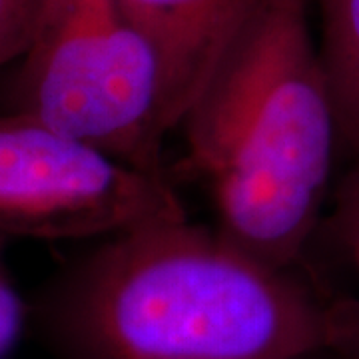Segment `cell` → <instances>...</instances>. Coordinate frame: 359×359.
Segmentation results:
<instances>
[{"label":"cell","mask_w":359,"mask_h":359,"mask_svg":"<svg viewBox=\"0 0 359 359\" xmlns=\"http://www.w3.org/2000/svg\"><path fill=\"white\" fill-rule=\"evenodd\" d=\"M34 316L58 359H299L335 341L334 304L190 219L100 240Z\"/></svg>","instance_id":"6da1fadb"},{"label":"cell","mask_w":359,"mask_h":359,"mask_svg":"<svg viewBox=\"0 0 359 359\" xmlns=\"http://www.w3.org/2000/svg\"><path fill=\"white\" fill-rule=\"evenodd\" d=\"M178 130L186 166L212 194L216 230L271 268H292L341 144L309 0H266Z\"/></svg>","instance_id":"7a4b0ae2"},{"label":"cell","mask_w":359,"mask_h":359,"mask_svg":"<svg viewBox=\"0 0 359 359\" xmlns=\"http://www.w3.org/2000/svg\"><path fill=\"white\" fill-rule=\"evenodd\" d=\"M8 110L166 176V96L152 46L114 0H42Z\"/></svg>","instance_id":"3957f363"},{"label":"cell","mask_w":359,"mask_h":359,"mask_svg":"<svg viewBox=\"0 0 359 359\" xmlns=\"http://www.w3.org/2000/svg\"><path fill=\"white\" fill-rule=\"evenodd\" d=\"M188 219L168 176H154L34 116L0 114V236L106 240Z\"/></svg>","instance_id":"277c9868"},{"label":"cell","mask_w":359,"mask_h":359,"mask_svg":"<svg viewBox=\"0 0 359 359\" xmlns=\"http://www.w3.org/2000/svg\"><path fill=\"white\" fill-rule=\"evenodd\" d=\"M160 62L170 134L228 62L266 0H114Z\"/></svg>","instance_id":"5b68a950"},{"label":"cell","mask_w":359,"mask_h":359,"mask_svg":"<svg viewBox=\"0 0 359 359\" xmlns=\"http://www.w3.org/2000/svg\"><path fill=\"white\" fill-rule=\"evenodd\" d=\"M320 52L334 94L339 142L359 150V0H318Z\"/></svg>","instance_id":"8992f818"},{"label":"cell","mask_w":359,"mask_h":359,"mask_svg":"<svg viewBox=\"0 0 359 359\" xmlns=\"http://www.w3.org/2000/svg\"><path fill=\"white\" fill-rule=\"evenodd\" d=\"M42 0H0V68L26 50Z\"/></svg>","instance_id":"52a82bcc"},{"label":"cell","mask_w":359,"mask_h":359,"mask_svg":"<svg viewBox=\"0 0 359 359\" xmlns=\"http://www.w3.org/2000/svg\"><path fill=\"white\" fill-rule=\"evenodd\" d=\"M2 240L4 238L0 236V359L16 346L26 321L25 302L16 292L2 259Z\"/></svg>","instance_id":"ba28073f"},{"label":"cell","mask_w":359,"mask_h":359,"mask_svg":"<svg viewBox=\"0 0 359 359\" xmlns=\"http://www.w3.org/2000/svg\"><path fill=\"white\" fill-rule=\"evenodd\" d=\"M337 230L359 276V166L347 178L337 208Z\"/></svg>","instance_id":"9c48e42d"},{"label":"cell","mask_w":359,"mask_h":359,"mask_svg":"<svg viewBox=\"0 0 359 359\" xmlns=\"http://www.w3.org/2000/svg\"><path fill=\"white\" fill-rule=\"evenodd\" d=\"M335 341L332 351L344 353L347 359H359V299L334 304Z\"/></svg>","instance_id":"30bf717a"},{"label":"cell","mask_w":359,"mask_h":359,"mask_svg":"<svg viewBox=\"0 0 359 359\" xmlns=\"http://www.w3.org/2000/svg\"><path fill=\"white\" fill-rule=\"evenodd\" d=\"M325 353V351H323ZM323 353H313V355H308V358H299V359H321L323 358Z\"/></svg>","instance_id":"8fae6325"}]
</instances>
